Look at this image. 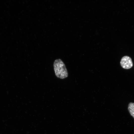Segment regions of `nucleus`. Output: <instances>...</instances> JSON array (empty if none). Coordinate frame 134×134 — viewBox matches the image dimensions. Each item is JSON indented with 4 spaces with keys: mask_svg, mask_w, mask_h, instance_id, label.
Masks as SVG:
<instances>
[{
    "mask_svg": "<svg viewBox=\"0 0 134 134\" xmlns=\"http://www.w3.org/2000/svg\"><path fill=\"white\" fill-rule=\"evenodd\" d=\"M55 75L58 78L64 79L68 76V73L65 65L60 59L56 60L53 64Z\"/></svg>",
    "mask_w": 134,
    "mask_h": 134,
    "instance_id": "nucleus-1",
    "label": "nucleus"
},
{
    "mask_svg": "<svg viewBox=\"0 0 134 134\" xmlns=\"http://www.w3.org/2000/svg\"><path fill=\"white\" fill-rule=\"evenodd\" d=\"M120 64L123 68L126 69L131 68L133 65L131 59L128 56H125L122 58Z\"/></svg>",
    "mask_w": 134,
    "mask_h": 134,
    "instance_id": "nucleus-2",
    "label": "nucleus"
},
{
    "mask_svg": "<svg viewBox=\"0 0 134 134\" xmlns=\"http://www.w3.org/2000/svg\"><path fill=\"white\" fill-rule=\"evenodd\" d=\"M128 109L130 115L134 118V103L131 102L129 104Z\"/></svg>",
    "mask_w": 134,
    "mask_h": 134,
    "instance_id": "nucleus-3",
    "label": "nucleus"
}]
</instances>
